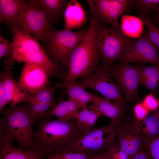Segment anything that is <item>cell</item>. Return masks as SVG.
Segmentation results:
<instances>
[{
	"label": "cell",
	"mask_w": 159,
	"mask_h": 159,
	"mask_svg": "<svg viewBox=\"0 0 159 159\" xmlns=\"http://www.w3.org/2000/svg\"><path fill=\"white\" fill-rule=\"evenodd\" d=\"M14 50L11 59L3 64L6 70L12 68L15 62L36 64L44 68L49 77L64 80L67 69L64 65L54 62L46 53L39 39L21 31L16 25L11 29Z\"/></svg>",
	"instance_id": "1"
},
{
	"label": "cell",
	"mask_w": 159,
	"mask_h": 159,
	"mask_svg": "<svg viewBox=\"0 0 159 159\" xmlns=\"http://www.w3.org/2000/svg\"><path fill=\"white\" fill-rule=\"evenodd\" d=\"M87 32L82 39L71 52L67 60L66 78L60 83L59 88L65 89L66 85L78 78H84L92 74L99 65L100 58L96 40V34L101 24L94 13Z\"/></svg>",
	"instance_id": "2"
},
{
	"label": "cell",
	"mask_w": 159,
	"mask_h": 159,
	"mask_svg": "<svg viewBox=\"0 0 159 159\" xmlns=\"http://www.w3.org/2000/svg\"><path fill=\"white\" fill-rule=\"evenodd\" d=\"M40 118L36 122L37 129L33 139L34 150L47 149L54 153L61 152L82 134L73 117L68 120Z\"/></svg>",
	"instance_id": "3"
},
{
	"label": "cell",
	"mask_w": 159,
	"mask_h": 159,
	"mask_svg": "<svg viewBox=\"0 0 159 159\" xmlns=\"http://www.w3.org/2000/svg\"><path fill=\"white\" fill-rule=\"evenodd\" d=\"M29 104H23L10 107L1 113L0 134L13 137L17 142L18 148L25 151L34 150L35 132L29 115Z\"/></svg>",
	"instance_id": "4"
},
{
	"label": "cell",
	"mask_w": 159,
	"mask_h": 159,
	"mask_svg": "<svg viewBox=\"0 0 159 159\" xmlns=\"http://www.w3.org/2000/svg\"><path fill=\"white\" fill-rule=\"evenodd\" d=\"M52 24L46 12L34 0H24L15 25L22 32L46 42Z\"/></svg>",
	"instance_id": "5"
},
{
	"label": "cell",
	"mask_w": 159,
	"mask_h": 159,
	"mask_svg": "<svg viewBox=\"0 0 159 159\" xmlns=\"http://www.w3.org/2000/svg\"><path fill=\"white\" fill-rule=\"evenodd\" d=\"M96 40L102 63L110 65L119 59L134 40L125 35L120 27H109L100 24L96 34Z\"/></svg>",
	"instance_id": "6"
},
{
	"label": "cell",
	"mask_w": 159,
	"mask_h": 159,
	"mask_svg": "<svg viewBox=\"0 0 159 159\" xmlns=\"http://www.w3.org/2000/svg\"><path fill=\"white\" fill-rule=\"evenodd\" d=\"M87 30L73 32L52 29L47 35L44 49L53 61L66 66L69 56L84 37Z\"/></svg>",
	"instance_id": "7"
},
{
	"label": "cell",
	"mask_w": 159,
	"mask_h": 159,
	"mask_svg": "<svg viewBox=\"0 0 159 159\" xmlns=\"http://www.w3.org/2000/svg\"><path fill=\"white\" fill-rule=\"evenodd\" d=\"M116 126L110 123L82 134L62 152H78L89 155L102 152L116 141Z\"/></svg>",
	"instance_id": "8"
},
{
	"label": "cell",
	"mask_w": 159,
	"mask_h": 159,
	"mask_svg": "<svg viewBox=\"0 0 159 159\" xmlns=\"http://www.w3.org/2000/svg\"><path fill=\"white\" fill-rule=\"evenodd\" d=\"M110 65L102 63L88 76L76 82L84 88H89L102 94L105 98L121 104H126L122 91L112 80Z\"/></svg>",
	"instance_id": "9"
},
{
	"label": "cell",
	"mask_w": 159,
	"mask_h": 159,
	"mask_svg": "<svg viewBox=\"0 0 159 159\" xmlns=\"http://www.w3.org/2000/svg\"><path fill=\"white\" fill-rule=\"evenodd\" d=\"M140 65L133 66L121 62L110 65L112 76L124 93L125 102L136 103L139 100L138 86L140 84Z\"/></svg>",
	"instance_id": "10"
},
{
	"label": "cell",
	"mask_w": 159,
	"mask_h": 159,
	"mask_svg": "<svg viewBox=\"0 0 159 159\" xmlns=\"http://www.w3.org/2000/svg\"><path fill=\"white\" fill-rule=\"evenodd\" d=\"M121 62L159 64L157 47L149 39L147 30L138 40H134L126 48L119 59Z\"/></svg>",
	"instance_id": "11"
},
{
	"label": "cell",
	"mask_w": 159,
	"mask_h": 159,
	"mask_svg": "<svg viewBox=\"0 0 159 159\" xmlns=\"http://www.w3.org/2000/svg\"><path fill=\"white\" fill-rule=\"evenodd\" d=\"M49 77L46 71L41 67L24 63L18 83L22 88L33 95L50 84Z\"/></svg>",
	"instance_id": "12"
},
{
	"label": "cell",
	"mask_w": 159,
	"mask_h": 159,
	"mask_svg": "<svg viewBox=\"0 0 159 159\" xmlns=\"http://www.w3.org/2000/svg\"><path fill=\"white\" fill-rule=\"evenodd\" d=\"M116 131L120 146L130 159L145 148L146 142L135 128L134 122L122 124L119 121L116 126Z\"/></svg>",
	"instance_id": "13"
},
{
	"label": "cell",
	"mask_w": 159,
	"mask_h": 159,
	"mask_svg": "<svg viewBox=\"0 0 159 159\" xmlns=\"http://www.w3.org/2000/svg\"><path fill=\"white\" fill-rule=\"evenodd\" d=\"M15 139L7 135H0V159H45L54 153L47 149H36L25 151L17 148L12 144Z\"/></svg>",
	"instance_id": "14"
},
{
	"label": "cell",
	"mask_w": 159,
	"mask_h": 159,
	"mask_svg": "<svg viewBox=\"0 0 159 159\" xmlns=\"http://www.w3.org/2000/svg\"><path fill=\"white\" fill-rule=\"evenodd\" d=\"M87 1L90 9L101 24L120 27L118 21L123 13L116 8L113 0H89Z\"/></svg>",
	"instance_id": "15"
},
{
	"label": "cell",
	"mask_w": 159,
	"mask_h": 159,
	"mask_svg": "<svg viewBox=\"0 0 159 159\" xmlns=\"http://www.w3.org/2000/svg\"><path fill=\"white\" fill-rule=\"evenodd\" d=\"M0 81L3 85L7 104L11 107L16 106L21 102L29 104L31 94L20 87L14 80L11 71L1 72Z\"/></svg>",
	"instance_id": "16"
},
{
	"label": "cell",
	"mask_w": 159,
	"mask_h": 159,
	"mask_svg": "<svg viewBox=\"0 0 159 159\" xmlns=\"http://www.w3.org/2000/svg\"><path fill=\"white\" fill-rule=\"evenodd\" d=\"M102 115L110 118V123L116 126L124 115L128 109L126 104H121L97 96L94 94L93 102Z\"/></svg>",
	"instance_id": "17"
},
{
	"label": "cell",
	"mask_w": 159,
	"mask_h": 159,
	"mask_svg": "<svg viewBox=\"0 0 159 159\" xmlns=\"http://www.w3.org/2000/svg\"><path fill=\"white\" fill-rule=\"evenodd\" d=\"M64 29L69 31L81 28L85 24L87 13L77 0H70L64 14Z\"/></svg>",
	"instance_id": "18"
},
{
	"label": "cell",
	"mask_w": 159,
	"mask_h": 159,
	"mask_svg": "<svg viewBox=\"0 0 159 159\" xmlns=\"http://www.w3.org/2000/svg\"><path fill=\"white\" fill-rule=\"evenodd\" d=\"M58 100V103L43 115L41 118H50L52 117L55 116L58 117L59 120H68L74 118L80 109H82L78 104L69 99L64 101L62 97L59 98Z\"/></svg>",
	"instance_id": "19"
},
{
	"label": "cell",
	"mask_w": 159,
	"mask_h": 159,
	"mask_svg": "<svg viewBox=\"0 0 159 159\" xmlns=\"http://www.w3.org/2000/svg\"><path fill=\"white\" fill-rule=\"evenodd\" d=\"M101 116L97 107L93 103L80 110L74 118L78 128L83 134L92 130Z\"/></svg>",
	"instance_id": "20"
},
{
	"label": "cell",
	"mask_w": 159,
	"mask_h": 159,
	"mask_svg": "<svg viewBox=\"0 0 159 159\" xmlns=\"http://www.w3.org/2000/svg\"><path fill=\"white\" fill-rule=\"evenodd\" d=\"M134 125L146 143L159 136V120L155 110L148 114L144 119L134 121Z\"/></svg>",
	"instance_id": "21"
},
{
	"label": "cell",
	"mask_w": 159,
	"mask_h": 159,
	"mask_svg": "<svg viewBox=\"0 0 159 159\" xmlns=\"http://www.w3.org/2000/svg\"><path fill=\"white\" fill-rule=\"evenodd\" d=\"M23 0H0V22L11 29L15 25Z\"/></svg>",
	"instance_id": "22"
},
{
	"label": "cell",
	"mask_w": 159,
	"mask_h": 159,
	"mask_svg": "<svg viewBox=\"0 0 159 159\" xmlns=\"http://www.w3.org/2000/svg\"><path fill=\"white\" fill-rule=\"evenodd\" d=\"M140 84L155 96L159 85V64L153 66L140 65Z\"/></svg>",
	"instance_id": "23"
},
{
	"label": "cell",
	"mask_w": 159,
	"mask_h": 159,
	"mask_svg": "<svg viewBox=\"0 0 159 159\" xmlns=\"http://www.w3.org/2000/svg\"><path fill=\"white\" fill-rule=\"evenodd\" d=\"M65 89L69 99L78 104L82 109L87 106L88 103L93 102L94 94L86 92L85 88L75 80L69 83Z\"/></svg>",
	"instance_id": "24"
},
{
	"label": "cell",
	"mask_w": 159,
	"mask_h": 159,
	"mask_svg": "<svg viewBox=\"0 0 159 159\" xmlns=\"http://www.w3.org/2000/svg\"><path fill=\"white\" fill-rule=\"evenodd\" d=\"M46 12L52 23L64 16L69 1L67 0H34Z\"/></svg>",
	"instance_id": "25"
},
{
	"label": "cell",
	"mask_w": 159,
	"mask_h": 159,
	"mask_svg": "<svg viewBox=\"0 0 159 159\" xmlns=\"http://www.w3.org/2000/svg\"><path fill=\"white\" fill-rule=\"evenodd\" d=\"M60 83H57L52 86H47L42 90L33 95H31L29 104L37 103L57 104L54 99V95Z\"/></svg>",
	"instance_id": "26"
},
{
	"label": "cell",
	"mask_w": 159,
	"mask_h": 159,
	"mask_svg": "<svg viewBox=\"0 0 159 159\" xmlns=\"http://www.w3.org/2000/svg\"><path fill=\"white\" fill-rule=\"evenodd\" d=\"M129 6L136 9L138 15H146L150 12L157 10L159 0H133L128 1Z\"/></svg>",
	"instance_id": "27"
},
{
	"label": "cell",
	"mask_w": 159,
	"mask_h": 159,
	"mask_svg": "<svg viewBox=\"0 0 159 159\" xmlns=\"http://www.w3.org/2000/svg\"><path fill=\"white\" fill-rule=\"evenodd\" d=\"M57 104L37 103L30 105L29 112L33 124H36L44 114L49 111Z\"/></svg>",
	"instance_id": "28"
},
{
	"label": "cell",
	"mask_w": 159,
	"mask_h": 159,
	"mask_svg": "<svg viewBox=\"0 0 159 159\" xmlns=\"http://www.w3.org/2000/svg\"><path fill=\"white\" fill-rule=\"evenodd\" d=\"M138 16L142 22L147 26L149 39L159 50V29L154 26L147 16Z\"/></svg>",
	"instance_id": "29"
},
{
	"label": "cell",
	"mask_w": 159,
	"mask_h": 159,
	"mask_svg": "<svg viewBox=\"0 0 159 159\" xmlns=\"http://www.w3.org/2000/svg\"><path fill=\"white\" fill-rule=\"evenodd\" d=\"M14 47L12 42L4 37L0 34V58L5 57V60L3 64L6 63L11 59L13 53Z\"/></svg>",
	"instance_id": "30"
},
{
	"label": "cell",
	"mask_w": 159,
	"mask_h": 159,
	"mask_svg": "<svg viewBox=\"0 0 159 159\" xmlns=\"http://www.w3.org/2000/svg\"><path fill=\"white\" fill-rule=\"evenodd\" d=\"M89 155L75 151H64L50 154L45 159H88Z\"/></svg>",
	"instance_id": "31"
},
{
	"label": "cell",
	"mask_w": 159,
	"mask_h": 159,
	"mask_svg": "<svg viewBox=\"0 0 159 159\" xmlns=\"http://www.w3.org/2000/svg\"><path fill=\"white\" fill-rule=\"evenodd\" d=\"M110 159H130L126 153L121 149L116 141L106 150Z\"/></svg>",
	"instance_id": "32"
},
{
	"label": "cell",
	"mask_w": 159,
	"mask_h": 159,
	"mask_svg": "<svg viewBox=\"0 0 159 159\" xmlns=\"http://www.w3.org/2000/svg\"><path fill=\"white\" fill-rule=\"evenodd\" d=\"M145 148L153 159H159V136L147 141Z\"/></svg>",
	"instance_id": "33"
},
{
	"label": "cell",
	"mask_w": 159,
	"mask_h": 159,
	"mask_svg": "<svg viewBox=\"0 0 159 159\" xmlns=\"http://www.w3.org/2000/svg\"><path fill=\"white\" fill-rule=\"evenodd\" d=\"M142 102L149 111H154L159 106V100L151 93L146 96Z\"/></svg>",
	"instance_id": "34"
},
{
	"label": "cell",
	"mask_w": 159,
	"mask_h": 159,
	"mask_svg": "<svg viewBox=\"0 0 159 159\" xmlns=\"http://www.w3.org/2000/svg\"><path fill=\"white\" fill-rule=\"evenodd\" d=\"M149 111L144 106L142 102L137 103L134 108V112L136 120H142L148 115Z\"/></svg>",
	"instance_id": "35"
},
{
	"label": "cell",
	"mask_w": 159,
	"mask_h": 159,
	"mask_svg": "<svg viewBox=\"0 0 159 159\" xmlns=\"http://www.w3.org/2000/svg\"><path fill=\"white\" fill-rule=\"evenodd\" d=\"M7 104L6 94L2 83L0 81V112L1 113L4 110L5 105Z\"/></svg>",
	"instance_id": "36"
},
{
	"label": "cell",
	"mask_w": 159,
	"mask_h": 159,
	"mask_svg": "<svg viewBox=\"0 0 159 159\" xmlns=\"http://www.w3.org/2000/svg\"><path fill=\"white\" fill-rule=\"evenodd\" d=\"M150 155L145 148L139 151L132 159H150Z\"/></svg>",
	"instance_id": "37"
},
{
	"label": "cell",
	"mask_w": 159,
	"mask_h": 159,
	"mask_svg": "<svg viewBox=\"0 0 159 159\" xmlns=\"http://www.w3.org/2000/svg\"><path fill=\"white\" fill-rule=\"evenodd\" d=\"M88 159H110L105 150L102 152L89 155Z\"/></svg>",
	"instance_id": "38"
},
{
	"label": "cell",
	"mask_w": 159,
	"mask_h": 159,
	"mask_svg": "<svg viewBox=\"0 0 159 159\" xmlns=\"http://www.w3.org/2000/svg\"><path fill=\"white\" fill-rule=\"evenodd\" d=\"M155 111L156 112L157 117L158 120H159V106L158 108Z\"/></svg>",
	"instance_id": "39"
},
{
	"label": "cell",
	"mask_w": 159,
	"mask_h": 159,
	"mask_svg": "<svg viewBox=\"0 0 159 159\" xmlns=\"http://www.w3.org/2000/svg\"><path fill=\"white\" fill-rule=\"evenodd\" d=\"M158 25L157 27L159 29V19H158Z\"/></svg>",
	"instance_id": "40"
},
{
	"label": "cell",
	"mask_w": 159,
	"mask_h": 159,
	"mask_svg": "<svg viewBox=\"0 0 159 159\" xmlns=\"http://www.w3.org/2000/svg\"><path fill=\"white\" fill-rule=\"evenodd\" d=\"M156 10L158 12V13L159 14V6L157 8V9Z\"/></svg>",
	"instance_id": "41"
},
{
	"label": "cell",
	"mask_w": 159,
	"mask_h": 159,
	"mask_svg": "<svg viewBox=\"0 0 159 159\" xmlns=\"http://www.w3.org/2000/svg\"><path fill=\"white\" fill-rule=\"evenodd\" d=\"M158 19H159V18Z\"/></svg>",
	"instance_id": "42"
}]
</instances>
